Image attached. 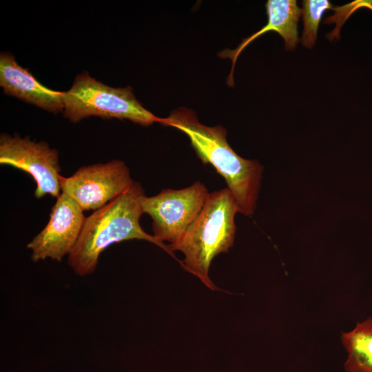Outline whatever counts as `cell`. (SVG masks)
Segmentation results:
<instances>
[{
  "label": "cell",
  "mask_w": 372,
  "mask_h": 372,
  "mask_svg": "<svg viewBox=\"0 0 372 372\" xmlns=\"http://www.w3.org/2000/svg\"><path fill=\"white\" fill-rule=\"evenodd\" d=\"M160 124L177 129L189 138L192 147L203 164L211 165L225 180L239 213L252 215L261 186L263 166L256 160L236 154L227 141V130L221 125L201 123L194 111L174 110Z\"/></svg>",
  "instance_id": "1"
},
{
  "label": "cell",
  "mask_w": 372,
  "mask_h": 372,
  "mask_svg": "<svg viewBox=\"0 0 372 372\" xmlns=\"http://www.w3.org/2000/svg\"><path fill=\"white\" fill-rule=\"evenodd\" d=\"M144 189L133 183L119 196L85 218L79 240L67 263L79 276L92 274L101 253L110 245L130 240H144L158 246L153 236L141 226Z\"/></svg>",
  "instance_id": "2"
},
{
  "label": "cell",
  "mask_w": 372,
  "mask_h": 372,
  "mask_svg": "<svg viewBox=\"0 0 372 372\" xmlns=\"http://www.w3.org/2000/svg\"><path fill=\"white\" fill-rule=\"evenodd\" d=\"M237 213L238 206L227 188L209 193L203 208L181 239L167 245L169 252H182L184 268L213 291L217 287L209 276V267L216 256L227 253L233 246Z\"/></svg>",
  "instance_id": "3"
},
{
  "label": "cell",
  "mask_w": 372,
  "mask_h": 372,
  "mask_svg": "<svg viewBox=\"0 0 372 372\" xmlns=\"http://www.w3.org/2000/svg\"><path fill=\"white\" fill-rule=\"evenodd\" d=\"M63 116L77 123L90 116L129 120L142 126L160 123L161 118L136 99L131 86L113 87L92 77L87 71L76 76L63 92Z\"/></svg>",
  "instance_id": "4"
},
{
  "label": "cell",
  "mask_w": 372,
  "mask_h": 372,
  "mask_svg": "<svg viewBox=\"0 0 372 372\" xmlns=\"http://www.w3.org/2000/svg\"><path fill=\"white\" fill-rule=\"evenodd\" d=\"M209 194L207 187L196 181L180 189H165L142 200L144 214L152 218L153 236L159 247L169 252L164 242H178L197 218Z\"/></svg>",
  "instance_id": "5"
},
{
  "label": "cell",
  "mask_w": 372,
  "mask_h": 372,
  "mask_svg": "<svg viewBox=\"0 0 372 372\" xmlns=\"http://www.w3.org/2000/svg\"><path fill=\"white\" fill-rule=\"evenodd\" d=\"M0 164L25 172L36 183L34 196L41 198L47 194H61L59 152L49 144L37 142L30 136L3 133L0 136Z\"/></svg>",
  "instance_id": "6"
},
{
  "label": "cell",
  "mask_w": 372,
  "mask_h": 372,
  "mask_svg": "<svg viewBox=\"0 0 372 372\" xmlns=\"http://www.w3.org/2000/svg\"><path fill=\"white\" fill-rule=\"evenodd\" d=\"M134 182L125 163L114 159L79 167L60 177L61 192L85 211H96L122 194Z\"/></svg>",
  "instance_id": "7"
},
{
  "label": "cell",
  "mask_w": 372,
  "mask_h": 372,
  "mask_svg": "<svg viewBox=\"0 0 372 372\" xmlns=\"http://www.w3.org/2000/svg\"><path fill=\"white\" fill-rule=\"evenodd\" d=\"M85 218L81 207L61 192L52 207L48 223L26 245L31 251V260L61 262L76 244Z\"/></svg>",
  "instance_id": "8"
},
{
  "label": "cell",
  "mask_w": 372,
  "mask_h": 372,
  "mask_svg": "<svg viewBox=\"0 0 372 372\" xmlns=\"http://www.w3.org/2000/svg\"><path fill=\"white\" fill-rule=\"evenodd\" d=\"M0 87L4 94L16 97L54 114L63 113V92L41 84L16 61L10 52L0 54Z\"/></svg>",
  "instance_id": "9"
},
{
  "label": "cell",
  "mask_w": 372,
  "mask_h": 372,
  "mask_svg": "<svg viewBox=\"0 0 372 372\" xmlns=\"http://www.w3.org/2000/svg\"><path fill=\"white\" fill-rule=\"evenodd\" d=\"M268 17L267 23L258 31L248 37L234 49L226 48L218 53L222 59L231 60V69L227 79V83L232 87L234 85L233 74L236 60L241 52L254 40L262 34L270 32H277L284 39L285 48L293 50L297 45L299 39L298 24L302 15V9L296 0H268L265 4Z\"/></svg>",
  "instance_id": "10"
},
{
  "label": "cell",
  "mask_w": 372,
  "mask_h": 372,
  "mask_svg": "<svg viewBox=\"0 0 372 372\" xmlns=\"http://www.w3.org/2000/svg\"><path fill=\"white\" fill-rule=\"evenodd\" d=\"M341 342L348 354L346 371L372 372V316L342 332Z\"/></svg>",
  "instance_id": "11"
},
{
  "label": "cell",
  "mask_w": 372,
  "mask_h": 372,
  "mask_svg": "<svg viewBox=\"0 0 372 372\" xmlns=\"http://www.w3.org/2000/svg\"><path fill=\"white\" fill-rule=\"evenodd\" d=\"M302 6L304 27L300 41L305 48H311L317 39L322 17L327 10L333 9V5L328 0H304Z\"/></svg>",
  "instance_id": "12"
}]
</instances>
